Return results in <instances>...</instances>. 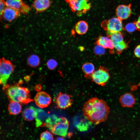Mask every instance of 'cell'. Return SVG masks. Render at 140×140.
I'll return each mask as SVG.
<instances>
[{
  "label": "cell",
  "instance_id": "cell-14",
  "mask_svg": "<svg viewBox=\"0 0 140 140\" xmlns=\"http://www.w3.org/2000/svg\"><path fill=\"white\" fill-rule=\"evenodd\" d=\"M49 116L43 110L36 109L35 117L36 126L45 127L47 120Z\"/></svg>",
  "mask_w": 140,
  "mask_h": 140
},
{
  "label": "cell",
  "instance_id": "cell-25",
  "mask_svg": "<svg viewBox=\"0 0 140 140\" xmlns=\"http://www.w3.org/2000/svg\"><path fill=\"white\" fill-rule=\"evenodd\" d=\"M40 140H54L52 134L48 131L43 132L40 136Z\"/></svg>",
  "mask_w": 140,
  "mask_h": 140
},
{
  "label": "cell",
  "instance_id": "cell-17",
  "mask_svg": "<svg viewBox=\"0 0 140 140\" xmlns=\"http://www.w3.org/2000/svg\"><path fill=\"white\" fill-rule=\"evenodd\" d=\"M21 104L16 102L10 101L8 109L10 114L16 115L20 113L22 111Z\"/></svg>",
  "mask_w": 140,
  "mask_h": 140
},
{
  "label": "cell",
  "instance_id": "cell-28",
  "mask_svg": "<svg viewBox=\"0 0 140 140\" xmlns=\"http://www.w3.org/2000/svg\"><path fill=\"white\" fill-rule=\"evenodd\" d=\"M5 2L0 0V20L2 19V13L4 9L6 7Z\"/></svg>",
  "mask_w": 140,
  "mask_h": 140
},
{
  "label": "cell",
  "instance_id": "cell-3",
  "mask_svg": "<svg viewBox=\"0 0 140 140\" xmlns=\"http://www.w3.org/2000/svg\"><path fill=\"white\" fill-rule=\"evenodd\" d=\"M15 69L14 66L11 61L4 57L0 58V79L3 86L7 82Z\"/></svg>",
  "mask_w": 140,
  "mask_h": 140
},
{
  "label": "cell",
  "instance_id": "cell-8",
  "mask_svg": "<svg viewBox=\"0 0 140 140\" xmlns=\"http://www.w3.org/2000/svg\"><path fill=\"white\" fill-rule=\"evenodd\" d=\"M72 98L71 95L60 92L54 97V102L57 108L65 109L72 105L73 100Z\"/></svg>",
  "mask_w": 140,
  "mask_h": 140
},
{
  "label": "cell",
  "instance_id": "cell-7",
  "mask_svg": "<svg viewBox=\"0 0 140 140\" xmlns=\"http://www.w3.org/2000/svg\"><path fill=\"white\" fill-rule=\"evenodd\" d=\"M110 77L108 71L102 67L95 70L91 75L92 81L96 84L102 86L106 84Z\"/></svg>",
  "mask_w": 140,
  "mask_h": 140
},
{
  "label": "cell",
  "instance_id": "cell-31",
  "mask_svg": "<svg viewBox=\"0 0 140 140\" xmlns=\"http://www.w3.org/2000/svg\"><path fill=\"white\" fill-rule=\"evenodd\" d=\"M35 88V89L36 90L39 91L41 90V87L40 85H37L36 86Z\"/></svg>",
  "mask_w": 140,
  "mask_h": 140
},
{
  "label": "cell",
  "instance_id": "cell-6",
  "mask_svg": "<svg viewBox=\"0 0 140 140\" xmlns=\"http://www.w3.org/2000/svg\"><path fill=\"white\" fill-rule=\"evenodd\" d=\"M69 122L65 117L59 118L57 122L52 127L50 130L53 134L63 137L66 136L68 133Z\"/></svg>",
  "mask_w": 140,
  "mask_h": 140
},
{
  "label": "cell",
  "instance_id": "cell-23",
  "mask_svg": "<svg viewBox=\"0 0 140 140\" xmlns=\"http://www.w3.org/2000/svg\"><path fill=\"white\" fill-rule=\"evenodd\" d=\"M27 61L29 65L32 67H36L38 66L40 63V59L37 55H32L28 58Z\"/></svg>",
  "mask_w": 140,
  "mask_h": 140
},
{
  "label": "cell",
  "instance_id": "cell-13",
  "mask_svg": "<svg viewBox=\"0 0 140 140\" xmlns=\"http://www.w3.org/2000/svg\"><path fill=\"white\" fill-rule=\"evenodd\" d=\"M131 13L130 4L128 5H120L117 8L116 10V13L117 17L122 20L128 18Z\"/></svg>",
  "mask_w": 140,
  "mask_h": 140
},
{
  "label": "cell",
  "instance_id": "cell-5",
  "mask_svg": "<svg viewBox=\"0 0 140 140\" xmlns=\"http://www.w3.org/2000/svg\"><path fill=\"white\" fill-rule=\"evenodd\" d=\"M101 25L109 36L113 33L121 32L123 30L122 20L117 17H114L103 21Z\"/></svg>",
  "mask_w": 140,
  "mask_h": 140
},
{
  "label": "cell",
  "instance_id": "cell-20",
  "mask_svg": "<svg viewBox=\"0 0 140 140\" xmlns=\"http://www.w3.org/2000/svg\"><path fill=\"white\" fill-rule=\"evenodd\" d=\"M36 109L33 106H31L25 109L22 113V115L25 120L30 121L35 118Z\"/></svg>",
  "mask_w": 140,
  "mask_h": 140
},
{
  "label": "cell",
  "instance_id": "cell-21",
  "mask_svg": "<svg viewBox=\"0 0 140 140\" xmlns=\"http://www.w3.org/2000/svg\"><path fill=\"white\" fill-rule=\"evenodd\" d=\"M88 29V23L84 20H80L76 24L74 30L76 33L79 35H83L85 34Z\"/></svg>",
  "mask_w": 140,
  "mask_h": 140
},
{
  "label": "cell",
  "instance_id": "cell-11",
  "mask_svg": "<svg viewBox=\"0 0 140 140\" xmlns=\"http://www.w3.org/2000/svg\"><path fill=\"white\" fill-rule=\"evenodd\" d=\"M34 101L36 104L40 108H46L51 102L50 96L46 92L41 91L37 93L35 96Z\"/></svg>",
  "mask_w": 140,
  "mask_h": 140
},
{
  "label": "cell",
  "instance_id": "cell-19",
  "mask_svg": "<svg viewBox=\"0 0 140 140\" xmlns=\"http://www.w3.org/2000/svg\"><path fill=\"white\" fill-rule=\"evenodd\" d=\"M97 43L106 49H112L114 48L113 45L110 37L101 36L97 39Z\"/></svg>",
  "mask_w": 140,
  "mask_h": 140
},
{
  "label": "cell",
  "instance_id": "cell-29",
  "mask_svg": "<svg viewBox=\"0 0 140 140\" xmlns=\"http://www.w3.org/2000/svg\"><path fill=\"white\" fill-rule=\"evenodd\" d=\"M134 53L137 57L140 58V45L136 47L134 50Z\"/></svg>",
  "mask_w": 140,
  "mask_h": 140
},
{
  "label": "cell",
  "instance_id": "cell-9",
  "mask_svg": "<svg viewBox=\"0 0 140 140\" xmlns=\"http://www.w3.org/2000/svg\"><path fill=\"white\" fill-rule=\"evenodd\" d=\"M109 36L114 48L117 52H121L127 47L128 45L124 41L123 36L121 32L113 33Z\"/></svg>",
  "mask_w": 140,
  "mask_h": 140
},
{
  "label": "cell",
  "instance_id": "cell-4",
  "mask_svg": "<svg viewBox=\"0 0 140 140\" xmlns=\"http://www.w3.org/2000/svg\"><path fill=\"white\" fill-rule=\"evenodd\" d=\"M71 10L80 16L90 10L91 4L88 0H65Z\"/></svg>",
  "mask_w": 140,
  "mask_h": 140
},
{
  "label": "cell",
  "instance_id": "cell-2",
  "mask_svg": "<svg viewBox=\"0 0 140 140\" xmlns=\"http://www.w3.org/2000/svg\"><path fill=\"white\" fill-rule=\"evenodd\" d=\"M3 89L10 101H13L27 104L33 101L31 98L30 91L24 87H21L18 84L9 85L6 84L3 86Z\"/></svg>",
  "mask_w": 140,
  "mask_h": 140
},
{
  "label": "cell",
  "instance_id": "cell-15",
  "mask_svg": "<svg viewBox=\"0 0 140 140\" xmlns=\"http://www.w3.org/2000/svg\"><path fill=\"white\" fill-rule=\"evenodd\" d=\"M51 4L50 0H35L33 6L37 12H41L48 9Z\"/></svg>",
  "mask_w": 140,
  "mask_h": 140
},
{
  "label": "cell",
  "instance_id": "cell-16",
  "mask_svg": "<svg viewBox=\"0 0 140 140\" xmlns=\"http://www.w3.org/2000/svg\"><path fill=\"white\" fill-rule=\"evenodd\" d=\"M121 105L127 107H132L135 103V99L134 96L131 94L127 93L122 95L120 99Z\"/></svg>",
  "mask_w": 140,
  "mask_h": 140
},
{
  "label": "cell",
  "instance_id": "cell-32",
  "mask_svg": "<svg viewBox=\"0 0 140 140\" xmlns=\"http://www.w3.org/2000/svg\"><path fill=\"white\" fill-rule=\"evenodd\" d=\"M55 140H65V139L63 137L60 136L57 137Z\"/></svg>",
  "mask_w": 140,
  "mask_h": 140
},
{
  "label": "cell",
  "instance_id": "cell-22",
  "mask_svg": "<svg viewBox=\"0 0 140 140\" xmlns=\"http://www.w3.org/2000/svg\"><path fill=\"white\" fill-rule=\"evenodd\" d=\"M82 69L86 76L90 77L95 71V67L92 63L88 62L85 63L82 65Z\"/></svg>",
  "mask_w": 140,
  "mask_h": 140
},
{
  "label": "cell",
  "instance_id": "cell-33",
  "mask_svg": "<svg viewBox=\"0 0 140 140\" xmlns=\"http://www.w3.org/2000/svg\"><path fill=\"white\" fill-rule=\"evenodd\" d=\"M3 0V1H4V0Z\"/></svg>",
  "mask_w": 140,
  "mask_h": 140
},
{
  "label": "cell",
  "instance_id": "cell-1",
  "mask_svg": "<svg viewBox=\"0 0 140 140\" xmlns=\"http://www.w3.org/2000/svg\"><path fill=\"white\" fill-rule=\"evenodd\" d=\"M82 110L85 117L96 124L106 121L110 112L107 103L96 97L91 98L87 101Z\"/></svg>",
  "mask_w": 140,
  "mask_h": 140
},
{
  "label": "cell",
  "instance_id": "cell-27",
  "mask_svg": "<svg viewBox=\"0 0 140 140\" xmlns=\"http://www.w3.org/2000/svg\"><path fill=\"white\" fill-rule=\"evenodd\" d=\"M125 29L128 32H134L136 29L135 23H128L125 26Z\"/></svg>",
  "mask_w": 140,
  "mask_h": 140
},
{
  "label": "cell",
  "instance_id": "cell-12",
  "mask_svg": "<svg viewBox=\"0 0 140 140\" xmlns=\"http://www.w3.org/2000/svg\"><path fill=\"white\" fill-rule=\"evenodd\" d=\"M20 12L15 9L6 6L2 13V19L11 22L19 17L20 15Z\"/></svg>",
  "mask_w": 140,
  "mask_h": 140
},
{
  "label": "cell",
  "instance_id": "cell-10",
  "mask_svg": "<svg viewBox=\"0 0 140 140\" xmlns=\"http://www.w3.org/2000/svg\"><path fill=\"white\" fill-rule=\"evenodd\" d=\"M5 2L6 6L17 10L20 13L26 14L31 9L29 6L23 0H7Z\"/></svg>",
  "mask_w": 140,
  "mask_h": 140
},
{
  "label": "cell",
  "instance_id": "cell-18",
  "mask_svg": "<svg viewBox=\"0 0 140 140\" xmlns=\"http://www.w3.org/2000/svg\"><path fill=\"white\" fill-rule=\"evenodd\" d=\"M74 125L79 131L84 132L87 131L89 128L92 123L87 118L82 119L79 121H75Z\"/></svg>",
  "mask_w": 140,
  "mask_h": 140
},
{
  "label": "cell",
  "instance_id": "cell-30",
  "mask_svg": "<svg viewBox=\"0 0 140 140\" xmlns=\"http://www.w3.org/2000/svg\"><path fill=\"white\" fill-rule=\"evenodd\" d=\"M135 23L136 28L140 31V15L139 16L137 20Z\"/></svg>",
  "mask_w": 140,
  "mask_h": 140
},
{
  "label": "cell",
  "instance_id": "cell-24",
  "mask_svg": "<svg viewBox=\"0 0 140 140\" xmlns=\"http://www.w3.org/2000/svg\"><path fill=\"white\" fill-rule=\"evenodd\" d=\"M94 53L96 55H102L105 54L106 48L101 45L97 44L94 48Z\"/></svg>",
  "mask_w": 140,
  "mask_h": 140
},
{
  "label": "cell",
  "instance_id": "cell-26",
  "mask_svg": "<svg viewBox=\"0 0 140 140\" xmlns=\"http://www.w3.org/2000/svg\"><path fill=\"white\" fill-rule=\"evenodd\" d=\"M57 64L56 61L53 59L49 60L47 63L48 68L51 70H53L55 69L57 66Z\"/></svg>",
  "mask_w": 140,
  "mask_h": 140
}]
</instances>
